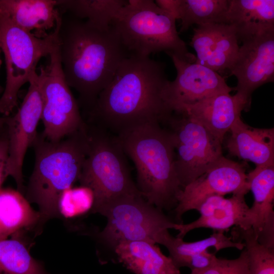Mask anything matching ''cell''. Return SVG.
I'll list each match as a JSON object with an SVG mask.
<instances>
[{
  "label": "cell",
  "instance_id": "obj_1",
  "mask_svg": "<svg viewBox=\"0 0 274 274\" xmlns=\"http://www.w3.org/2000/svg\"><path fill=\"white\" fill-rule=\"evenodd\" d=\"M169 81L162 62L130 55L98 96L90 117L115 135L144 124H162L172 113L166 96Z\"/></svg>",
  "mask_w": 274,
  "mask_h": 274
},
{
  "label": "cell",
  "instance_id": "obj_2",
  "mask_svg": "<svg viewBox=\"0 0 274 274\" xmlns=\"http://www.w3.org/2000/svg\"><path fill=\"white\" fill-rule=\"evenodd\" d=\"M57 43L65 80L90 110L130 55L112 25L101 29L74 16L62 17Z\"/></svg>",
  "mask_w": 274,
  "mask_h": 274
},
{
  "label": "cell",
  "instance_id": "obj_3",
  "mask_svg": "<svg viewBox=\"0 0 274 274\" xmlns=\"http://www.w3.org/2000/svg\"><path fill=\"white\" fill-rule=\"evenodd\" d=\"M32 146L35 163L25 197L38 206L42 227L48 220L60 216L58 205L61 195L79 180L88 150L87 126L56 142L38 134Z\"/></svg>",
  "mask_w": 274,
  "mask_h": 274
},
{
  "label": "cell",
  "instance_id": "obj_4",
  "mask_svg": "<svg viewBox=\"0 0 274 274\" xmlns=\"http://www.w3.org/2000/svg\"><path fill=\"white\" fill-rule=\"evenodd\" d=\"M117 136L125 154L134 164L136 186L142 196L161 210L175 209L182 188L167 130L160 124L150 123Z\"/></svg>",
  "mask_w": 274,
  "mask_h": 274
},
{
  "label": "cell",
  "instance_id": "obj_5",
  "mask_svg": "<svg viewBox=\"0 0 274 274\" xmlns=\"http://www.w3.org/2000/svg\"><path fill=\"white\" fill-rule=\"evenodd\" d=\"M176 20L152 0H129L112 26L130 55L149 57L164 52L189 62L196 56L179 37Z\"/></svg>",
  "mask_w": 274,
  "mask_h": 274
},
{
  "label": "cell",
  "instance_id": "obj_6",
  "mask_svg": "<svg viewBox=\"0 0 274 274\" xmlns=\"http://www.w3.org/2000/svg\"><path fill=\"white\" fill-rule=\"evenodd\" d=\"M87 128L88 150L78 181L93 194L92 212L101 215L114 201L141 193L117 136L98 126Z\"/></svg>",
  "mask_w": 274,
  "mask_h": 274
},
{
  "label": "cell",
  "instance_id": "obj_7",
  "mask_svg": "<svg viewBox=\"0 0 274 274\" xmlns=\"http://www.w3.org/2000/svg\"><path fill=\"white\" fill-rule=\"evenodd\" d=\"M58 23L53 32L39 38L17 26L0 11V47L5 61L6 85L0 96V114L8 116L17 106L21 87L37 72L40 59L49 56L57 45Z\"/></svg>",
  "mask_w": 274,
  "mask_h": 274
},
{
  "label": "cell",
  "instance_id": "obj_8",
  "mask_svg": "<svg viewBox=\"0 0 274 274\" xmlns=\"http://www.w3.org/2000/svg\"><path fill=\"white\" fill-rule=\"evenodd\" d=\"M101 215L107 218V223L99 237L113 248L123 241L156 244L163 232L169 229L177 230L179 224L148 202L141 194L114 201Z\"/></svg>",
  "mask_w": 274,
  "mask_h": 274
},
{
  "label": "cell",
  "instance_id": "obj_9",
  "mask_svg": "<svg viewBox=\"0 0 274 274\" xmlns=\"http://www.w3.org/2000/svg\"><path fill=\"white\" fill-rule=\"evenodd\" d=\"M49 63L38 73L43 107L42 135L58 141L83 128L86 123L62 72L57 44L49 56Z\"/></svg>",
  "mask_w": 274,
  "mask_h": 274
},
{
  "label": "cell",
  "instance_id": "obj_10",
  "mask_svg": "<svg viewBox=\"0 0 274 274\" xmlns=\"http://www.w3.org/2000/svg\"><path fill=\"white\" fill-rule=\"evenodd\" d=\"M162 124H166L172 140L182 189L223 156L222 143L189 117L173 112Z\"/></svg>",
  "mask_w": 274,
  "mask_h": 274
},
{
  "label": "cell",
  "instance_id": "obj_11",
  "mask_svg": "<svg viewBox=\"0 0 274 274\" xmlns=\"http://www.w3.org/2000/svg\"><path fill=\"white\" fill-rule=\"evenodd\" d=\"M26 95L17 112L6 117L8 139L7 173L15 181L17 190L24 193L23 165L26 153L32 146L41 119L43 101L38 73L29 82Z\"/></svg>",
  "mask_w": 274,
  "mask_h": 274
},
{
  "label": "cell",
  "instance_id": "obj_12",
  "mask_svg": "<svg viewBox=\"0 0 274 274\" xmlns=\"http://www.w3.org/2000/svg\"><path fill=\"white\" fill-rule=\"evenodd\" d=\"M249 191L245 164L222 156L203 174L182 189L174 209L176 220L181 221L184 213L197 210L201 203L210 196L246 194Z\"/></svg>",
  "mask_w": 274,
  "mask_h": 274
},
{
  "label": "cell",
  "instance_id": "obj_13",
  "mask_svg": "<svg viewBox=\"0 0 274 274\" xmlns=\"http://www.w3.org/2000/svg\"><path fill=\"white\" fill-rule=\"evenodd\" d=\"M229 71L237 79L236 94L250 108L254 90L273 82L274 30L243 42Z\"/></svg>",
  "mask_w": 274,
  "mask_h": 274
},
{
  "label": "cell",
  "instance_id": "obj_14",
  "mask_svg": "<svg viewBox=\"0 0 274 274\" xmlns=\"http://www.w3.org/2000/svg\"><path fill=\"white\" fill-rule=\"evenodd\" d=\"M168 55L177 71L176 79L169 81L166 90L167 103L172 112L178 106L192 104L213 95L230 93L234 90L217 72L197 63L186 61L173 54Z\"/></svg>",
  "mask_w": 274,
  "mask_h": 274
},
{
  "label": "cell",
  "instance_id": "obj_15",
  "mask_svg": "<svg viewBox=\"0 0 274 274\" xmlns=\"http://www.w3.org/2000/svg\"><path fill=\"white\" fill-rule=\"evenodd\" d=\"M190 45L196 52L195 63L214 71L229 70L239 46L234 26L225 23H209L194 29Z\"/></svg>",
  "mask_w": 274,
  "mask_h": 274
},
{
  "label": "cell",
  "instance_id": "obj_16",
  "mask_svg": "<svg viewBox=\"0 0 274 274\" xmlns=\"http://www.w3.org/2000/svg\"><path fill=\"white\" fill-rule=\"evenodd\" d=\"M254 202L249 207L247 229L251 228L258 242L274 249V164L255 167L247 174Z\"/></svg>",
  "mask_w": 274,
  "mask_h": 274
},
{
  "label": "cell",
  "instance_id": "obj_17",
  "mask_svg": "<svg viewBox=\"0 0 274 274\" xmlns=\"http://www.w3.org/2000/svg\"><path fill=\"white\" fill-rule=\"evenodd\" d=\"M250 108L236 94L222 92L192 104L178 106L173 112L183 114L199 123L223 143L225 135L241 118L242 112Z\"/></svg>",
  "mask_w": 274,
  "mask_h": 274
},
{
  "label": "cell",
  "instance_id": "obj_18",
  "mask_svg": "<svg viewBox=\"0 0 274 274\" xmlns=\"http://www.w3.org/2000/svg\"><path fill=\"white\" fill-rule=\"evenodd\" d=\"M244 193L233 194L229 198L213 195L207 197L197 210L200 217L187 224L179 223L176 237L183 238L193 229L206 228L224 232L233 226L247 229L246 218L249 207Z\"/></svg>",
  "mask_w": 274,
  "mask_h": 274
},
{
  "label": "cell",
  "instance_id": "obj_19",
  "mask_svg": "<svg viewBox=\"0 0 274 274\" xmlns=\"http://www.w3.org/2000/svg\"><path fill=\"white\" fill-rule=\"evenodd\" d=\"M0 11L22 29L41 38L53 32L62 17L57 0H0Z\"/></svg>",
  "mask_w": 274,
  "mask_h": 274
},
{
  "label": "cell",
  "instance_id": "obj_20",
  "mask_svg": "<svg viewBox=\"0 0 274 274\" xmlns=\"http://www.w3.org/2000/svg\"><path fill=\"white\" fill-rule=\"evenodd\" d=\"M229 132L226 147L231 155L252 162L256 167L274 164L273 128L253 127L239 118Z\"/></svg>",
  "mask_w": 274,
  "mask_h": 274
},
{
  "label": "cell",
  "instance_id": "obj_21",
  "mask_svg": "<svg viewBox=\"0 0 274 274\" xmlns=\"http://www.w3.org/2000/svg\"><path fill=\"white\" fill-rule=\"evenodd\" d=\"M224 23L234 26L242 43L274 30V1L229 0Z\"/></svg>",
  "mask_w": 274,
  "mask_h": 274
},
{
  "label": "cell",
  "instance_id": "obj_22",
  "mask_svg": "<svg viewBox=\"0 0 274 274\" xmlns=\"http://www.w3.org/2000/svg\"><path fill=\"white\" fill-rule=\"evenodd\" d=\"M152 242L123 241L114 248L119 262L134 274H181L170 256Z\"/></svg>",
  "mask_w": 274,
  "mask_h": 274
},
{
  "label": "cell",
  "instance_id": "obj_23",
  "mask_svg": "<svg viewBox=\"0 0 274 274\" xmlns=\"http://www.w3.org/2000/svg\"><path fill=\"white\" fill-rule=\"evenodd\" d=\"M41 228V216L23 194L10 188L0 189V240L20 236L24 231Z\"/></svg>",
  "mask_w": 274,
  "mask_h": 274
},
{
  "label": "cell",
  "instance_id": "obj_24",
  "mask_svg": "<svg viewBox=\"0 0 274 274\" xmlns=\"http://www.w3.org/2000/svg\"><path fill=\"white\" fill-rule=\"evenodd\" d=\"M157 243L167 249L169 256L177 266L185 258L209 251L211 248H214L216 252L230 248L243 250L245 248L244 243L235 241L231 237L225 235L222 231L214 232L206 238L188 242L183 241V238L173 236L168 230H166L160 236Z\"/></svg>",
  "mask_w": 274,
  "mask_h": 274
},
{
  "label": "cell",
  "instance_id": "obj_25",
  "mask_svg": "<svg viewBox=\"0 0 274 274\" xmlns=\"http://www.w3.org/2000/svg\"><path fill=\"white\" fill-rule=\"evenodd\" d=\"M127 2L124 0H57V7L72 16L86 19L94 26L107 30Z\"/></svg>",
  "mask_w": 274,
  "mask_h": 274
},
{
  "label": "cell",
  "instance_id": "obj_26",
  "mask_svg": "<svg viewBox=\"0 0 274 274\" xmlns=\"http://www.w3.org/2000/svg\"><path fill=\"white\" fill-rule=\"evenodd\" d=\"M0 274H50L20 237L0 240Z\"/></svg>",
  "mask_w": 274,
  "mask_h": 274
},
{
  "label": "cell",
  "instance_id": "obj_27",
  "mask_svg": "<svg viewBox=\"0 0 274 274\" xmlns=\"http://www.w3.org/2000/svg\"><path fill=\"white\" fill-rule=\"evenodd\" d=\"M229 0H181L180 32L194 24L224 23Z\"/></svg>",
  "mask_w": 274,
  "mask_h": 274
},
{
  "label": "cell",
  "instance_id": "obj_28",
  "mask_svg": "<svg viewBox=\"0 0 274 274\" xmlns=\"http://www.w3.org/2000/svg\"><path fill=\"white\" fill-rule=\"evenodd\" d=\"M234 229L232 239L245 244L249 274H274V249L260 244L251 228Z\"/></svg>",
  "mask_w": 274,
  "mask_h": 274
},
{
  "label": "cell",
  "instance_id": "obj_29",
  "mask_svg": "<svg viewBox=\"0 0 274 274\" xmlns=\"http://www.w3.org/2000/svg\"><path fill=\"white\" fill-rule=\"evenodd\" d=\"M93 194L88 188H81L65 190L61 195L58 205V212L65 218L82 215L92 209Z\"/></svg>",
  "mask_w": 274,
  "mask_h": 274
},
{
  "label": "cell",
  "instance_id": "obj_30",
  "mask_svg": "<svg viewBox=\"0 0 274 274\" xmlns=\"http://www.w3.org/2000/svg\"><path fill=\"white\" fill-rule=\"evenodd\" d=\"M190 274H249L247 253L245 249L233 259L216 258L208 267L191 270Z\"/></svg>",
  "mask_w": 274,
  "mask_h": 274
},
{
  "label": "cell",
  "instance_id": "obj_31",
  "mask_svg": "<svg viewBox=\"0 0 274 274\" xmlns=\"http://www.w3.org/2000/svg\"><path fill=\"white\" fill-rule=\"evenodd\" d=\"M216 258L215 253H211L207 251L185 258L181 261L177 266L179 268L181 267H187L191 271L202 270L210 266Z\"/></svg>",
  "mask_w": 274,
  "mask_h": 274
},
{
  "label": "cell",
  "instance_id": "obj_32",
  "mask_svg": "<svg viewBox=\"0 0 274 274\" xmlns=\"http://www.w3.org/2000/svg\"><path fill=\"white\" fill-rule=\"evenodd\" d=\"M6 130L0 135V189L4 182L8 177L7 173L8 139Z\"/></svg>",
  "mask_w": 274,
  "mask_h": 274
},
{
  "label": "cell",
  "instance_id": "obj_33",
  "mask_svg": "<svg viewBox=\"0 0 274 274\" xmlns=\"http://www.w3.org/2000/svg\"><path fill=\"white\" fill-rule=\"evenodd\" d=\"M155 3L176 20L180 19L181 0H156Z\"/></svg>",
  "mask_w": 274,
  "mask_h": 274
},
{
  "label": "cell",
  "instance_id": "obj_34",
  "mask_svg": "<svg viewBox=\"0 0 274 274\" xmlns=\"http://www.w3.org/2000/svg\"><path fill=\"white\" fill-rule=\"evenodd\" d=\"M6 129V117L0 116V135Z\"/></svg>",
  "mask_w": 274,
  "mask_h": 274
},
{
  "label": "cell",
  "instance_id": "obj_35",
  "mask_svg": "<svg viewBox=\"0 0 274 274\" xmlns=\"http://www.w3.org/2000/svg\"><path fill=\"white\" fill-rule=\"evenodd\" d=\"M1 47H0V53H1ZM1 59H0V66H1Z\"/></svg>",
  "mask_w": 274,
  "mask_h": 274
}]
</instances>
